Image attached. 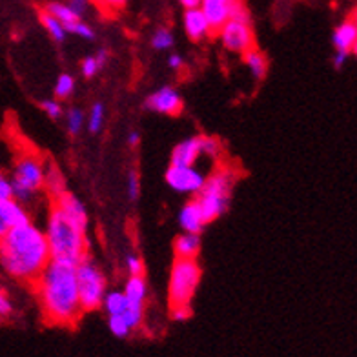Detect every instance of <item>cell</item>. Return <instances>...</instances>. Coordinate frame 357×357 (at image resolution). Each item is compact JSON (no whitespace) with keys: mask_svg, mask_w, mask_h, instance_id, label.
Masks as SVG:
<instances>
[{"mask_svg":"<svg viewBox=\"0 0 357 357\" xmlns=\"http://www.w3.org/2000/svg\"><path fill=\"white\" fill-rule=\"evenodd\" d=\"M44 317L52 324L70 326L84 314L80 308L77 290L75 264L50 261L33 281Z\"/></svg>","mask_w":357,"mask_h":357,"instance_id":"6da1fadb","label":"cell"},{"mask_svg":"<svg viewBox=\"0 0 357 357\" xmlns=\"http://www.w3.org/2000/svg\"><path fill=\"white\" fill-rule=\"evenodd\" d=\"M50 261L46 234L33 222L10 228L0 239V266L10 278L33 282Z\"/></svg>","mask_w":357,"mask_h":357,"instance_id":"7a4b0ae2","label":"cell"},{"mask_svg":"<svg viewBox=\"0 0 357 357\" xmlns=\"http://www.w3.org/2000/svg\"><path fill=\"white\" fill-rule=\"evenodd\" d=\"M44 234H46L52 261H61V263H70L77 266L82 259L88 257V231H82L73 222L68 221L55 204H52L47 212Z\"/></svg>","mask_w":357,"mask_h":357,"instance_id":"3957f363","label":"cell"},{"mask_svg":"<svg viewBox=\"0 0 357 357\" xmlns=\"http://www.w3.org/2000/svg\"><path fill=\"white\" fill-rule=\"evenodd\" d=\"M235 174L228 168H219L213 174L206 175L204 186L195 195L204 222L210 225L226 213L231 201V190L235 184Z\"/></svg>","mask_w":357,"mask_h":357,"instance_id":"277c9868","label":"cell"},{"mask_svg":"<svg viewBox=\"0 0 357 357\" xmlns=\"http://www.w3.org/2000/svg\"><path fill=\"white\" fill-rule=\"evenodd\" d=\"M44 175L46 168L40 157L35 153H24L15 160L11 172V188L13 199L19 202H29L37 192L44 188Z\"/></svg>","mask_w":357,"mask_h":357,"instance_id":"5b68a950","label":"cell"},{"mask_svg":"<svg viewBox=\"0 0 357 357\" xmlns=\"http://www.w3.org/2000/svg\"><path fill=\"white\" fill-rule=\"evenodd\" d=\"M77 290L82 312L99 310L106 296V278L99 264L91 257H84L75 266Z\"/></svg>","mask_w":357,"mask_h":357,"instance_id":"8992f818","label":"cell"},{"mask_svg":"<svg viewBox=\"0 0 357 357\" xmlns=\"http://www.w3.org/2000/svg\"><path fill=\"white\" fill-rule=\"evenodd\" d=\"M201 275L197 259H175L169 273V305L188 306L197 291Z\"/></svg>","mask_w":357,"mask_h":357,"instance_id":"52a82bcc","label":"cell"},{"mask_svg":"<svg viewBox=\"0 0 357 357\" xmlns=\"http://www.w3.org/2000/svg\"><path fill=\"white\" fill-rule=\"evenodd\" d=\"M217 35L221 38V44L231 53H246L255 47V35L252 28V20L230 19L217 29Z\"/></svg>","mask_w":357,"mask_h":357,"instance_id":"ba28073f","label":"cell"},{"mask_svg":"<svg viewBox=\"0 0 357 357\" xmlns=\"http://www.w3.org/2000/svg\"><path fill=\"white\" fill-rule=\"evenodd\" d=\"M166 184L177 193L197 195L204 186L206 174L201 172L197 166H168L165 174Z\"/></svg>","mask_w":357,"mask_h":357,"instance_id":"9c48e42d","label":"cell"},{"mask_svg":"<svg viewBox=\"0 0 357 357\" xmlns=\"http://www.w3.org/2000/svg\"><path fill=\"white\" fill-rule=\"evenodd\" d=\"M144 108L160 115H178L183 112V97L172 86H162L146 97Z\"/></svg>","mask_w":357,"mask_h":357,"instance_id":"30bf717a","label":"cell"},{"mask_svg":"<svg viewBox=\"0 0 357 357\" xmlns=\"http://www.w3.org/2000/svg\"><path fill=\"white\" fill-rule=\"evenodd\" d=\"M53 204L61 210L62 215L66 217L68 221L73 222L82 231H88V212H86V206L82 204V201L79 197H75L73 193L66 192L62 197L56 199Z\"/></svg>","mask_w":357,"mask_h":357,"instance_id":"8fae6325","label":"cell"},{"mask_svg":"<svg viewBox=\"0 0 357 357\" xmlns=\"http://www.w3.org/2000/svg\"><path fill=\"white\" fill-rule=\"evenodd\" d=\"M235 2L237 0H201L199 10L210 22L213 33H217V29H221L222 24L230 20Z\"/></svg>","mask_w":357,"mask_h":357,"instance_id":"7c38bea8","label":"cell"},{"mask_svg":"<svg viewBox=\"0 0 357 357\" xmlns=\"http://www.w3.org/2000/svg\"><path fill=\"white\" fill-rule=\"evenodd\" d=\"M183 28L184 33L193 43H201L204 38H208L213 33L212 26L206 20V17L202 15L199 8H192V10H184L183 13Z\"/></svg>","mask_w":357,"mask_h":357,"instance_id":"4fadbf2b","label":"cell"},{"mask_svg":"<svg viewBox=\"0 0 357 357\" xmlns=\"http://www.w3.org/2000/svg\"><path fill=\"white\" fill-rule=\"evenodd\" d=\"M201 135L190 137L186 141L178 142L172 151L169 165L172 166H195L201 159Z\"/></svg>","mask_w":357,"mask_h":357,"instance_id":"5bb4252c","label":"cell"},{"mask_svg":"<svg viewBox=\"0 0 357 357\" xmlns=\"http://www.w3.org/2000/svg\"><path fill=\"white\" fill-rule=\"evenodd\" d=\"M332 43H334L335 52H344L348 55L356 53L357 46V22L354 17L343 20L337 28L334 29L332 35Z\"/></svg>","mask_w":357,"mask_h":357,"instance_id":"9a60e30c","label":"cell"},{"mask_svg":"<svg viewBox=\"0 0 357 357\" xmlns=\"http://www.w3.org/2000/svg\"><path fill=\"white\" fill-rule=\"evenodd\" d=\"M0 217L8 225V228H17V226H24L31 222L28 210L24 208L22 202H19L13 197L0 201Z\"/></svg>","mask_w":357,"mask_h":357,"instance_id":"2e32d148","label":"cell"},{"mask_svg":"<svg viewBox=\"0 0 357 357\" xmlns=\"http://www.w3.org/2000/svg\"><path fill=\"white\" fill-rule=\"evenodd\" d=\"M178 226L183 228V231L186 234H197L201 235V231L204 230V217L201 213V208H199L197 201L192 199L181 208V212H178Z\"/></svg>","mask_w":357,"mask_h":357,"instance_id":"e0dca14e","label":"cell"},{"mask_svg":"<svg viewBox=\"0 0 357 357\" xmlns=\"http://www.w3.org/2000/svg\"><path fill=\"white\" fill-rule=\"evenodd\" d=\"M175 259H197L201 252V235L181 234L174 243Z\"/></svg>","mask_w":357,"mask_h":357,"instance_id":"ac0fdd59","label":"cell"},{"mask_svg":"<svg viewBox=\"0 0 357 357\" xmlns=\"http://www.w3.org/2000/svg\"><path fill=\"white\" fill-rule=\"evenodd\" d=\"M123 294L130 306H144L146 299H148V282H146L144 275L128 279Z\"/></svg>","mask_w":357,"mask_h":357,"instance_id":"d6986e66","label":"cell"},{"mask_svg":"<svg viewBox=\"0 0 357 357\" xmlns=\"http://www.w3.org/2000/svg\"><path fill=\"white\" fill-rule=\"evenodd\" d=\"M44 190L47 192L52 202H55L56 199L62 197L68 192L66 178H64L62 172L55 165H52L46 169V175H44Z\"/></svg>","mask_w":357,"mask_h":357,"instance_id":"ffe728a7","label":"cell"},{"mask_svg":"<svg viewBox=\"0 0 357 357\" xmlns=\"http://www.w3.org/2000/svg\"><path fill=\"white\" fill-rule=\"evenodd\" d=\"M44 11L52 15V17H55V19L64 26V29H66L70 24L82 19L80 15H77L75 11L71 10L70 6H68L66 2H62V0H50V2L44 6Z\"/></svg>","mask_w":357,"mask_h":357,"instance_id":"44dd1931","label":"cell"},{"mask_svg":"<svg viewBox=\"0 0 357 357\" xmlns=\"http://www.w3.org/2000/svg\"><path fill=\"white\" fill-rule=\"evenodd\" d=\"M243 59H245V64L250 70V73H252V77H255L257 80L266 77L268 59L263 52H259L257 47H252L246 53H243Z\"/></svg>","mask_w":357,"mask_h":357,"instance_id":"7402d4cb","label":"cell"},{"mask_svg":"<svg viewBox=\"0 0 357 357\" xmlns=\"http://www.w3.org/2000/svg\"><path fill=\"white\" fill-rule=\"evenodd\" d=\"M126 306H128V301L123 291L112 290V291H106V296H104L100 308H102L108 315H121L124 310H126Z\"/></svg>","mask_w":357,"mask_h":357,"instance_id":"603a6c76","label":"cell"},{"mask_svg":"<svg viewBox=\"0 0 357 357\" xmlns=\"http://www.w3.org/2000/svg\"><path fill=\"white\" fill-rule=\"evenodd\" d=\"M40 24H43V28L46 29V33L50 35L55 43H64V40H66V29H64V26H62L55 17H52L50 13L43 11V13H40Z\"/></svg>","mask_w":357,"mask_h":357,"instance_id":"cb8c5ba5","label":"cell"},{"mask_svg":"<svg viewBox=\"0 0 357 357\" xmlns=\"http://www.w3.org/2000/svg\"><path fill=\"white\" fill-rule=\"evenodd\" d=\"M174 44L175 37L168 28H159L155 33L151 35V46H153V50H157V52H166L169 47H174Z\"/></svg>","mask_w":357,"mask_h":357,"instance_id":"d4e9b609","label":"cell"},{"mask_svg":"<svg viewBox=\"0 0 357 357\" xmlns=\"http://www.w3.org/2000/svg\"><path fill=\"white\" fill-rule=\"evenodd\" d=\"M73 89H75V79L70 75V73H62L59 79H56L55 84V97L56 100H64L68 97L73 95Z\"/></svg>","mask_w":357,"mask_h":357,"instance_id":"484cf974","label":"cell"},{"mask_svg":"<svg viewBox=\"0 0 357 357\" xmlns=\"http://www.w3.org/2000/svg\"><path fill=\"white\" fill-rule=\"evenodd\" d=\"M108 328L109 332L119 339H126L128 335L133 332V330L128 326L126 319H124L123 315H108Z\"/></svg>","mask_w":357,"mask_h":357,"instance_id":"4316f807","label":"cell"},{"mask_svg":"<svg viewBox=\"0 0 357 357\" xmlns=\"http://www.w3.org/2000/svg\"><path fill=\"white\" fill-rule=\"evenodd\" d=\"M221 142L213 139V137L201 135V153L202 157H208L210 160H217L221 155Z\"/></svg>","mask_w":357,"mask_h":357,"instance_id":"83f0119b","label":"cell"},{"mask_svg":"<svg viewBox=\"0 0 357 357\" xmlns=\"http://www.w3.org/2000/svg\"><path fill=\"white\" fill-rule=\"evenodd\" d=\"M104 124V106L102 102H95L91 106V112H89L88 117V130L91 133H99L102 130Z\"/></svg>","mask_w":357,"mask_h":357,"instance_id":"f1b7e54d","label":"cell"},{"mask_svg":"<svg viewBox=\"0 0 357 357\" xmlns=\"http://www.w3.org/2000/svg\"><path fill=\"white\" fill-rule=\"evenodd\" d=\"M84 113L77 108H71L66 115V126L70 135H79L82 126H84Z\"/></svg>","mask_w":357,"mask_h":357,"instance_id":"f546056e","label":"cell"},{"mask_svg":"<svg viewBox=\"0 0 357 357\" xmlns=\"http://www.w3.org/2000/svg\"><path fill=\"white\" fill-rule=\"evenodd\" d=\"M66 33L77 35V37L84 38V40H93L95 38L93 28H91L89 24H86L82 19L77 20V22H73V24H70V26L66 28Z\"/></svg>","mask_w":357,"mask_h":357,"instance_id":"4dcf8cb0","label":"cell"},{"mask_svg":"<svg viewBox=\"0 0 357 357\" xmlns=\"http://www.w3.org/2000/svg\"><path fill=\"white\" fill-rule=\"evenodd\" d=\"M126 270L130 273V278H141V275H144V263H142V259L135 254L128 255Z\"/></svg>","mask_w":357,"mask_h":357,"instance_id":"1f68e13d","label":"cell"},{"mask_svg":"<svg viewBox=\"0 0 357 357\" xmlns=\"http://www.w3.org/2000/svg\"><path fill=\"white\" fill-rule=\"evenodd\" d=\"M40 108H43V112L46 113L47 117L53 119V121H56V119L62 117L61 100H53V99L43 100V102H40Z\"/></svg>","mask_w":357,"mask_h":357,"instance_id":"d6a6232c","label":"cell"},{"mask_svg":"<svg viewBox=\"0 0 357 357\" xmlns=\"http://www.w3.org/2000/svg\"><path fill=\"white\" fill-rule=\"evenodd\" d=\"M139 193H141V183H139V174L135 169H132L128 174V197L130 201H137L139 199Z\"/></svg>","mask_w":357,"mask_h":357,"instance_id":"836d02e7","label":"cell"},{"mask_svg":"<svg viewBox=\"0 0 357 357\" xmlns=\"http://www.w3.org/2000/svg\"><path fill=\"white\" fill-rule=\"evenodd\" d=\"M80 71H82V75L86 77V79H91V77H95L97 73L100 71L99 64H97V61H95L93 55L86 56L84 61H82V64H80Z\"/></svg>","mask_w":357,"mask_h":357,"instance_id":"e575fe53","label":"cell"},{"mask_svg":"<svg viewBox=\"0 0 357 357\" xmlns=\"http://www.w3.org/2000/svg\"><path fill=\"white\" fill-rule=\"evenodd\" d=\"M15 312V306L13 303H11V299L8 297V294H6L4 290H0V317L2 319H8V317H11Z\"/></svg>","mask_w":357,"mask_h":357,"instance_id":"d590c367","label":"cell"},{"mask_svg":"<svg viewBox=\"0 0 357 357\" xmlns=\"http://www.w3.org/2000/svg\"><path fill=\"white\" fill-rule=\"evenodd\" d=\"M97 4L108 13H119V11H123L126 8L128 0H99Z\"/></svg>","mask_w":357,"mask_h":357,"instance_id":"8d00e7d4","label":"cell"},{"mask_svg":"<svg viewBox=\"0 0 357 357\" xmlns=\"http://www.w3.org/2000/svg\"><path fill=\"white\" fill-rule=\"evenodd\" d=\"M13 197V188H11L10 177L0 169V201L2 199H11Z\"/></svg>","mask_w":357,"mask_h":357,"instance_id":"74e56055","label":"cell"},{"mask_svg":"<svg viewBox=\"0 0 357 357\" xmlns=\"http://www.w3.org/2000/svg\"><path fill=\"white\" fill-rule=\"evenodd\" d=\"M192 317V306H172V319L183 323Z\"/></svg>","mask_w":357,"mask_h":357,"instance_id":"f35d334b","label":"cell"},{"mask_svg":"<svg viewBox=\"0 0 357 357\" xmlns=\"http://www.w3.org/2000/svg\"><path fill=\"white\" fill-rule=\"evenodd\" d=\"M91 2H93V0H66V4L70 6L71 10L75 11L77 15H80V17H82V15L88 11V8Z\"/></svg>","mask_w":357,"mask_h":357,"instance_id":"ab89813d","label":"cell"},{"mask_svg":"<svg viewBox=\"0 0 357 357\" xmlns=\"http://www.w3.org/2000/svg\"><path fill=\"white\" fill-rule=\"evenodd\" d=\"M183 64H184L183 56L178 55V53H172V55L168 56V68H169V70L178 71L181 68H183Z\"/></svg>","mask_w":357,"mask_h":357,"instance_id":"60d3db41","label":"cell"},{"mask_svg":"<svg viewBox=\"0 0 357 357\" xmlns=\"http://www.w3.org/2000/svg\"><path fill=\"white\" fill-rule=\"evenodd\" d=\"M95 61H97V64H99V68L102 70L104 66H106V62H108L109 59V53L106 52V50H99V52L95 53Z\"/></svg>","mask_w":357,"mask_h":357,"instance_id":"b9f144b4","label":"cell"},{"mask_svg":"<svg viewBox=\"0 0 357 357\" xmlns=\"http://www.w3.org/2000/svg\"><path fill=\"white\" fill-rule=\"evenodd\" d=\"M348 53H344V52H335V56H334V64H335V68H341V66H344V62L348 61Z\"/></svg>","mask_w":357,"mask_h":357,"instance_id":"7bdbcfd3","label":"cell"},{"mask_svg":"<svg viewBox=\"0 0 357 357\" xmlns=\"http://www.w3.org/2000/svg\"><path fill=\"white\" fill-rule=\"evenodd\" d=\"M178 4L183 6L184 10H192V8H199L201 0H178Z\"/></svg>","mask_w":357,"mask_h":357,"instance_id":"ee69618b","label":"cell"},{"mask_svg":"<svg viewBox=\"0 0 357 357\" xmlns=\"http://www.w3.org/2000/svg\"><path fill=\"white\" fill-rule=\"evenodd\" d=\"M139 142H141V135H139V132H130V135H128V144L132 146V148H135Z\"/></svg>","mask_w":357,"mask_h":357,"instance_id":"f6af8a7d","label":"cell"},{"mask_svg":"<svg viewBox=\"0 0 357 357\" xmlns=\"http://www.w3.org/2000/svg\"><path fill=\"white\" fill-rule=\"evenodd\" d=\"M8 230H10V228H8V225H6V222L2 221V217H0V239L4 237L6 231H8Z\"/></svg>","mask_w":357,"mask_h":357,"instance_id":"bcb514c9","label":"cell"},{"mask_svg":"<svg viewBox=\"0 0 357 357\" xmlns=\"http://www.w3.org/2000/svg\"><path fill=\"white\" fill-rule=\"evenodd\" d=\"M2 321H4V319H2V317H0V324H2Z\"/></svg>","mask_w":357,"mask_h":357,"instance_id":"7dc6e473","label":"cell"},{"mask_svg":"<svg viewBox=\"0 0 357 357\" xmlns=\"http://www.w3.org/2000/svg\"><path fill=\"white\" fill-rule=\"evenodd\" d=\"M93 2H99V0H93Z\"/></svg>","mask_w":357,"mask_h":357,"instance_id":"c3c4849f","label":"cell"}]
</instances>
